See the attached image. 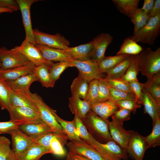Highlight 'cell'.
Returning <instances> with one entry per match:
<instances>
[{"label":"cell","mask_w":160,"mask_h":160,"mask_svg":"<svg viewBox=\"0 0 160 160\" xmlns=\"http://www.w3.org/2000/svg\"><path fill=\"white\" fill-rule=\"evenodd\" d=\"M81 119L89 132L97 141L105 143L113 140L109 131L108 119L100 117L91 110Z\"/></svg>","instance_id":"cell-1"},{"label":"cell","mask_w":160,"mask_h":160,"mask_svg":"<svg viewBox=\"0 0 160 160\" xmlns=\"http://www.w3.org/2000/svg\"><path fill=\"white\" fill-rule=\"evenodd\" d=\"M137 62L142 75L151 78L160 72V48L153 51L150 47L138 55Z\"/></svg>","instance_id":"cell-2"},{"label":"cell","mask_w":160,"mask_h":160,"mask_svg":"<svg viewBox=\"0 0 160 160\" xmlns=\"http://www.w3.org/2000/svg\"><path fill=\"white\" fill-rule=\"evenodd\" d=\"M160 33V13L151 18L147 24L131 38L136 43L152 45Z\"/></svg>","instance_id":"cell-3"},{"label":"cell","mask_w":160,"mask_h":160,"mask_svg":"<svg viewBox=\"0 0 160 160\" xmlns=\"http://www.w3.org/2000/svg\"><path fill=\"white\" fill-rule=\"evenodd\" d=\"M90 145L105 160H121L128 159L126 150L113 140L105 143L97 141L95 138Z\"/></svg>","instance_id":"cell-4"},{"label":"cell","mask_w":160,"mask_h":160,"mask_svg":"<svg viewBox=\"0 0 160 160\" xmlns=\"http://www.w3.org/2000/svg\"><path fill=\"white\" fill-rule=\"evenodd\" d=\"M31 95L39 115L43 121L53 132L66 135L61 125L57 121L52 113L51 108L44 102L41 97L36 93H31Z\"/></svg>","instance_id":"cell-5"},{"label":"cell","mask_w":160,"mask_h":160,"mask_svg":"<svg viewBox=\"0 0 160 160\" xmlns=\"http://www.w3.org/2000/svg\"><path fill=\"white\" fill-rule=\"evenodd\" d=\"M31 63L25 56L18 52L12 49L9 50L4 46L0 48V68L1 69H11Z\"/></svg>","instance_id":"cell-6"},{"label":"cell","mask_w":160,"mask_h":160,"mask_svg":"<svg viewBox=\"0 0 160 160\" xmlns=\"http://www.w3.org/2000/svg\"><path fill=\"white\" fill-rule=\"evenodd\" d=\"M8 112L10 120L20 122L22 125L44 122L38 111L29 107L11 106Z\"/></svg>","instance_id":"cell-7"},{"label":"cell","mask_w":160,"mask_h":160,"mask_svg":"<svg viewBox=\"0 0 160 160\" xmlns=\"http://www.w3.org/2000/svg\"><path fill=\"white\" fill-rule=\"evenodd\" d=\"M71 67L78 69L79 74L89 82L94 79L104 78L99 68L98 63L90 59L84 61L74 60L71 62Z\"/></svg>","instance_id":"cell-8"},{"label":"cell","mask_w":160,"mask_h":160,"mask_svg":"<svg viewBox=\"0 0 160 160\" xmlns=\"http://www.w3.org/2000/svg\"><path fill=\"white\" fill-rule=\"evenodd\" d=\"M33 31L36 44L64 50L70 45V41L59 33L50 34L41 32L37 29H33Z\"/></svg>","instance_id":"cell-9"},{"label":"cell","mask_w":160,"mask_h":160,"mask_svg":"<svg viewBox=\"0 0 160 160\" xmlns=\"http://www.w3.org/2000/svg\"><path fill=\"white\" fill-rule=\"evenodd\" d=\"M12 49L23 54L36 66L43 63L49 66L54 63L46 60L35 45L25 38L20 46H16Z\"/></svg>","instance_id":"cell-10"},{"label":"cell","mask_w":160,"mask_h":160,"mask_svg":"<svg viewBox=\"0 0 160 160\" xmlns=\"http://www.w3.org/2000/svg\"><path fill=\"white\" fill-rule=\"evenodd\" d=\"M22 16L23 24L25 29V39L29 42L35 45L36 42L33 29L32 28L30 9L32 5L39 0H17Z\"/></svg>","instance_id":"cell-11"},{"label":"cell","mask_w":160,"mask_h":160,"mask_svg":"<svg viewBox=\"0 0 160 160\" xmlns=\"http://www.w3.org/2000/svg\"><path fill=\"white\" fill-rule=\"evenodd\" d=\"M148 149L145 137L133 131L126 149L127 153L135 160H143Z\"/></svg>","instance_id":"cell-12"},{"label":"cell","mask_w":160,"mask_h":160,"mask_svg":"<svg viewBox=\"0 0 160 160\" xmlns=\"http://www.w3.org/2000/svg\"><path fill=\"white\" fill-rule=\"evenodd\" d=\"M9 134L12 138V150L17 155L36 144V139L28 135L19 128L12 130Z\"/></svg>","instance_id":"cell-13"},{"label":"cell","mask_w":160,"mask_h":160,"mask_svg":"<svg viewBox=\"0 0 160 160\" xmlns=\"http://www.w3.org/2000/svg\"><path fill=\"white\" fill-rule=\"evenodd\" d=\"M69 152L77 154L91 160H105L90 145L82 140L71 141L66 144Z\"/></svg>","instance_id":"cell-14"},{"label":"cell","mask_w":160,"mask_h":160,"mask_svg":"<svg viewBox=\"0 0 160 160\" xmlns=\"http://www.w3.org/2000/svg\"><path fill=\"white\" fill-rule=\"evenodd\" d=\"M113 37L109 33H102L92 40L93 44L91 59L98 63L105 56L106 49L112 42Z\"/></svg>","instance_id":"cell-15"},{"label":"cell","mask_w":160,"mask_h":160,"mask_svg":"<svg viewBox=\"0 0 160 160\" xmlns=\"http://www.w3.org/2000/svg\"><path fill=\"white\" fill-rule=\"evenodd\" d=\"M123 124L109 121L108 127L112 140L124 149H126L133 131L125 130Z\"/></svg>","instance_id":"cell-16"},{"label":"cell","mask_w":160,"mask_h":160,"mask_svg":"<svg viewBox=\"0 0 160 160\" xmlns=\"http://www.w3.org/2000/svg\"><path fill=\"white\" fill-rule=\"evenodd\" d=\"M35 46L41 52L44 58L48 61L59 62H71L74 60L64 49L50 47L37 44Z\"/></svg>","instance_id":"cell-17"},{"label":"cell","mask_w":160,"mask_h":160,"mask_svg":"<svg viewBox=\"0 0 160 160\" xmlns=\"http://www.w3.org/2000/svg\"><path fill=\"white\" fill-rule=\"evenodd\" d=\"M36 81H38L37 79L33 72L15 80L6 82L11 90L18 93L23 94L30 93L31 84Z\"/></svg>","instance_id":"cell-18"},{"label":"cell","mask_w":160,"mask_h":160,"mask_svg":"<svg viewBox=\"0 0 160 160\" xmlns=\"http://www.w3.org/2000/svg\"><path fill=\"white\" fill-rule=\"evenodd\" d=\"M35 66L31 63L26 65L8 69L0 68V76L6 81H13L33 73Z\"/></svg>","instance_id":"cell-19"},{"label":"cell","mask_w":160,"mask_h":160,"mask_svg":"<svg viewBox=\"0 0 160 160\" xmlns=\"http://www.w3.org/2000/svg\"><path fill=\"white\" fill-rule=\"evenodd\" d=\"M142 105L144 107V113L148 114L151 117L153 126L157 119L160 117V106L151 95L143 88L142 90Z\"/></svg>","instance_id":"cell-20"},{"label":"cell","mask_w":160,"mask_h":160,"mask_svg":"<svg viewBox=\"0 0 160 160\" xmlns=\"http://www.w3.org/2000/svg\"><path fill=\"white\" fill-rule=\"evenodd\" d=\"M93 44L92 41L75 47H68L64 50L74 60L84 61L91 59Z\"/></svg>","instance_id":"cell-21"},{"label":"cell","mask_w":160,"mask_h":160,"mask_svg":"<svg viewBox=\"0 0 160 160\" xmlns=\"http://www.w3.org/2000/svg\"><path fill=\"white\" fill-rule=\"evenodd\" d=\"M119 109L115 103L111 100L103 102H97L91 105V110L100 117L108 119Z\"/></svg>","instance_id":"cell-22"},{"label":"cell","mask_w":160,"mask_h":160,"mask_svg":"<svg viewBox=\"0 0 160 160\" xmlns=\"http://www.w3.org/2000/svg\"><path fill=\"white\" fill-rule=\"evenodd\" d=\"M69 107L71 113L81 119L85 117L91 110V105L78 96L72 95L69 98Z\"/></svg>","instance_id":"cell-23"},{"label":"cell","mask_w":160,"mask_h":160,"mask_svg":"<svg viewBox=\"0 0 160 160\" xmlns=\"http://www.w3.org/2000/svg\"><path fill=\"white\" fill-rule=\"evenodd\" d=\"M18 128L28 135L36 139L48 133L53 132L44 122L21 125Z\"/></svg>","instance_id":"cell-24"},{"label":"cell","mask_w":160,"mask_h":160,"mask_svg":"<svg viewBox=\"0 0 160 160\" xmlns=\"http://www.w3.org/2000/svg\"><path fill=\"white\" fill-rule=\"evenodd\" d=\"M138 55H129L114 68L106 73V79H121L132 63L137 60Z\"/></svg>","instance_id":"cell-25"},{"label":"cell","mask_w":160,"mask_h":160,"mask_svg":"<svg viewBox=\"0 0 160 160\" xmlns=\"http://www.w3.org/2000/svg\"><path fill=\"white\" fill-rule=\"evenodd\" d=\"M52 113L57 121L61 125L68 137L71 141H79L82 140L79 137L73 120L67 121L60 117L57 114L56 111L51 108Z\"/></svg>","instance_id":"cell-26"},{"label":"cell","mask_w":160,"mask_h":160,"mask_svg":"<svg viewBox=\"0 0 160 160\" xmlns=\"http://www.w3.org/2000/svg\"><path fill=\"white\" fill-rule=\"evenodd\" d=\"M31 93L27 95L21 94L15 92L9 89V100L11 106L28 107L38 111L31 97Z\"/></svg>","instance_id":"cell-27"},{"label":"cell","mask_w":160,"mask_h":160,"mask_svg":"<svg viewBox=\"0 0 160 160\" xmlns=\"http://www.w3.org/2000/svg\"><path fill=\"white\" fill-rule=\"evenodd\" d=\"M47 153H50L48 149L42 145L35 144L16 155L18 160H40L43 156Z\"/></svg>","instance_id":"cell-28"},{"label":"cell","mask_w":160,"mask_h":160,"mask_svg":"<svg viewBox=\"0 0 160 160\" xmlns=\"http://www.w3.org/2000/svg\"><path fill=\"white\" fill-rule=\"evenodd\" d=\"M49 65L43 63L36 66L33 72L38 80L43 87H53L55 82L52 79L49 72Z\"/></svg>","instance_id":"cell-29"},{"label":"cell","mask_w":160,"mask_h":160,"mask_svg":"<svg viewBox=\"0 0 160 160\" xmlns=\"http://www.w3.org/2000/svg\"><path fill=\"white\" fill-rule=\"evenodd\" d=\"M143 88L151 95L160 106V72L147 78L146 81L143 83Z\"/></svg>","instance_id":"cell-30"},{"label":"cell","mask_w":160,"mask_h":160,"mask_svg":"<svg viewBox=\"0 0 160 160\" xmlns=\"http://www.w3.org/2000/svg\"><path fill=\"white\" fill-rule=\"evenodd\" d=\"M89 83L79 74L73 80L71 85L72 95L77 96L82 99H84L87 93Z\"/></svg>","instance_id":"cell-31"},{"label":"cell","mask_w":160,"mask_h":160,"mask_svg":"<svg viewBox=\"0 0 160 160\" xmlns=\"http://www.w3.org/2000/svg\"><path fill=\"white\" fill-rule=\"evenodd\" d=\"M113 4L121 12L130 18L138 9L140 0H113Z\"/></svg>","instance_id":"cell-32"},{"label":"cell","mask_w":160,"mask_h":160,"mask_svg":"<svg viewBox=\"0 0 160 160\" xmlns=\"http://www.w3.org/2000/svg\"><path fill=\"white\" fill-rule=\"evenodd\" d=\"M68 140L66 135L57 133L50 142L51 153L59 156H65L66 152L64 146L66 144Z\"/></svg>","instance_id":"cell-33"},{"label":"cell","mask_w":160,"mask_h":160,"mask_svg":"<svg viewBox=\"0 0 160 160\" xmlns=\"http://www.w3.org/2000/svg\"><path fill=\"white\" fill-rule=\"evenodd\" d=\"M129 55H116L113 56H105L98 63L101 72L107 73L117 66Z\"/></svg>","instance_id":"cell-34"},{"label":"cell","mask_w":160,"mask_h":160,"mask_svg":"<svg viewBox=\"0 0 160 160\" xmlns=\"http://www.w3.org/2000/svg\"><path fill=\"white\" fill-rule=\"evenodd\" d=\"M143 50V47L130 37L124 40L116 55H138Z\"/></svg>","instance_id":"cell-35"},{"label":"cell","mask_w":160,"mask_h":160,"mask_svg":"<svg viewBox=\"0 0 160 160\" xmlns=\"http://www.w3.org/2000/svg\"><path fill=\"white\" fill-rule=\"evenodd\" d=\"M130 18L134 26L133 35L144 26L150 19L148 15L139 8L135 11Z\"/></svg>","instance_id":"cell-36"},{"label":"cell","mask_w":160,"mask_h":160,"mask_svg":"<svg viewBox=\"0 0 160 160\" xmlns=\"http://www.w3.org/2000/svg\"><path fill=\"white\" fill-rule=\"evenodd\" d=\"M152 126L151 133L145 137L148 149L160 145V117L157 119Z\"/></svg>","instance_id":"cell-37"},{"label":"cell","mask_w":160,"mask_h":160,"mask_svg":"<svg viewBox=\"0 0 160 160\" xmlns=\"http://www.w3.org/2000/svg\"><path fill=\"white\" fill-rule=\"evenodd\" d=\"M9 90L6 81L0 76V107L2 110L9 111L11 105L9 100Z\"/></svg>","instance_id":"cell-38"},{"label":"cell","mask_w":160,"mask_h":160,"mask_svg":"<svg viewBox=\"0 0 160 160\" xmlns=\"http://www.w3.org/2000/svg\"><path fill=\"white\" fill-rule=\"evenodd\" d=\"M73 120L79 137L89 144L91 143L94 138L89 132L81 119L75 114Z\"/></svg>","instance_id":"cell-39"},{"label":"cell","mask_w":160,"mask_h":160,"mask_svg":"<svg viewBox=\"0 0 160 160\" xmlns=\"http://www.w3.org/2000/svg\"><path fill=\"white\" fill-rule=\"evenodd\" d=\"M71 62L64 61L53 63L49 66L50 75L54 82L55 83L59 78L60 75L65 69L68 67H71Z\"/></svg>","instance_id":"cell-40"},{"label":"cell","mask_w":160,"mask_h":160,"mask_svg":"<svg viewBox=\"0 0 160 160\" xmlns=\"http://www.w3.org/2000/svg\"><path fill=\"white\" fill-rule=\"evenodd\" d=\"M98 80L94 79L89 83L87 93L84 100L91 105L98 102Z\"/></svg>","instance_id":"cell-41"},{"label":"cell","mask_w":160,"mask_h":160,"mask_svg":"<svg viewBox=\"0 0 160 160\" xmlns=\"http://www.w3.org/2000/svg\"><path fill=\"white\" fill-rule=\"evenodd\" d=\"M104 78L110 87L118 90L133 93L129 83L121 79Z\"/></svg>","instance_id":"cell-42"},{"label":"cell","mask_w":160,"mask_h":160,"mask_svg":"<svg viewBox=\"0 0 160 160\" xmlns=\"http://www.w3.org/2000/svg\"><path fill=\"white\" fill-rule=\"evenodd\" d=\"M109 99L114 102L126 100L136 101L135 96L133 93L118 90L111 87H110Z\"/></svg>","instance_id":"cell-43"},{"label":"cell","mask_w":160,"mask_h":160,"mask_svg":"<svg viewBox=\"0 0 160 160\" xmlns=\"http://www.w3.org/2000/svg\"><path fill=\"white\" fill-rule=\"evenodd\" d=\"M110 87L104 78L98 80V102H103L109 99Z\"/></svg>","instance_id":"cell-44"},{"label":"cell","mask_w":160,"mask_h":160,"mask_svg":"<svg viewBox=\"0 0 160 160\" xmlns=\"http://www.w3.org/2000/svg\"><path fill=\"white\" fill-rule=\"evenodd\" d=\"M137 60L133 62L121 79L128 83L137 80V75L140 71Z\"/></svg>","instance_id":"cell-45"},{"label":"cell","mask_w":160,"mask_h":160,"mask_svg":"<svg viewBox=\"0 0 160 160\" xmlns=\"http://www.w3.org/2000/svg\"><path fill=\"white\" fill-rule=\"evenodd\" d=\"M132 112L126 109L119 108L111 117L112 121L118 124H123L124 121L130 119Z\"/></svg>","instance_id":"cell-46"},{"label":"cell","mask_w":160,"mask_h":160,"mask_svg":"<svg viewBox=\"0 0 160 160\" xmlns=\"http://www.w3.org/2000/svg\"><path fill=\"white\" fill-rule=\"evenodd\" d=\"M8 138L0 136V160H7L12 150Z\"/></svg>","instance_id":"cell-47"},{"label":"cell","mask_w":160,"mask_h":160,"mask_svg":"<svg viewBox=\"0 0 160 160\" xmlns=\"http://www.w3.org/2000/svg\"><path fill=\"white\" fill-rule=\"evenodd\" d=\"M119 108H122L128 110L135 114L137 108L141 107V104L135 100H123L115 102Z\"/></svg>","instance_id":"cell-48"},{"label":"cell","mask_w":160,"mask_h":160,"mask_svg":"<svg viewBox=\"0 0 160 160\" xmlns=\"http://www.w3.org/2000/svg\"><path fill=\"white\" fill-rule=\"evenodd\" d=\"M129 83L132 92L135 96L136 101L140 104L142 105L143 83L139 82L138 80L131 81Z\"/></svg>","instance_id":"cell-49"},{"label":"cell","mask_w":160,"mask_h":160,"mask_svg":"<svg viewBox=\"0 0 160 160\" xmlns=\"http://www.w3.org/2000/svg\"><path fill=\"white\" fill-rule=\"evenodd\" d=\"M22 124L19 122L12 121L0 122V134H9L12 130L18 128Z\"/></svg>","instance_id":"cell-50"},{"label":"cell","mask_w":160,"mask_h":160,"mask_svg":"<svg viewBox=\"0 0 160 160\" xmlns=\"http://www.w3.org/2000/svg\"><path fill=\"white\" fill-rule=\"evenodd\" d=\"M57 133L51 132L45 134L39 138L36 139V144L45 147L51 153L50 149V142L52 138L56 135Z\"/></svg>","instance_id":"cell-51"},{"label":"cell","mask_w":160,"mask_h":160,"mask_svg":"<svg viewBox=\"0 0 160 160\" xmlns=\"http://www.w3.org/2000/svg\"><path fill=\"white\" fill-rule=\"evenodd\" d=\"M0 8L10 10L13 12L20 9L17 0H0Z\"/></svg>","instance_id":"cell-52"},{"label":"cell","mask_w":160,"mask_h":160,"mask_svg":"<svg viewBox=\"0 0 160 160\" xmlns=\"http://www.w3.org/2000/svg\"><path fill=\"white\" fill-rule=\"evenodd\" d=\"M155 1L154 0H144L141 9L146 13L148 14L153 7Z\"/></svg>","instance_id":"cell-53"},{"label":"cell","mask_w":160,"mask_h":160,"mask_svg":"<svg viewBox=\"0 0 160 160\" xmlns=\"http://www.w3.org/2000/svg\"><path fill=\"white\" fill-rule=\"evenodd\" d=\"M159 13H160V0H156L155 1L154 5L152 9L148 15L150 19Z\"/></svg>","instance_id":"cell-54"},{"label":"cell","mask_w":160,"mask_h":160,"mask_svg":"<svg viewBox=\"0 0 160 160\" xmlns=\"http://www.w3.org/2000/svg\"><path fill=\"white\" fill-rule=\"evenodd\" d=\"M66 160H91L81 155L70 152L67 154Z\"/></svg>","instance_id":"cell-55"},{"label":"cell","mask_w":160,"mask_h":160,"mask_svg":"<svg viewBox=\"0 0 160 160\" xmlns=\"http://www.w3.org/2000/svg\"><path fill=\"white\" fill-rule=\"evenodd\" d=\"M7 160H18L16 155L12 149Z\"/></svg>","instance_id":"cell-56"},{"label":"cell","mask_w":160,"mask_h":160,"mask_svg":"<svg viewBox=\"0 0 160 160\" xmlns=\"http://www.w3.org/2000/svg\"><path fill=\"white\" fill-rule=\"evenodd\" d=\"M4 12L12 13V11L8 9H5L0 8V13H3Z\"/></svg>","instance_id":"cell-57"},{"label":"cell","mask_w":160,"mask_h":160,"mask_svg":"<svg viewBox=\"0 0 160 160\" xmlns=\"http://www.w3.org/2000/svg\"><path fill=\"white\" fill-rule=\"evenodd\" d=\"M1 13H0V14H1Z\"/></svg>","instance_id":"cell-58"}]
</instances>
